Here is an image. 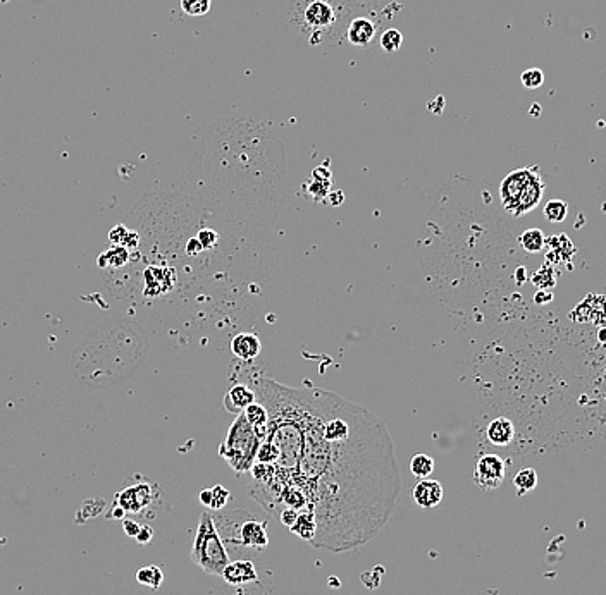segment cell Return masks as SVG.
Instances as JSON below:
<instances>
[{"label":"cell","instance_id":"cell-21","mask_svg":"<svg viewBox=\"0 0 606 595\" xmlns=\"http://www.w3.org/2000/svg\"><path fill=\"white\" fill-rule=\"evenodd\" d=\"M521 241V246L524 248L527 253H539L544 248L546 238L541 229H527L525 232H522V236L518 238Z\"/></svg>","mask_w":606,"mask_h":595},{"label":"cell","instance_id":"cell-29","mask_svg":"<svg viewBox=\"0 0 606 595\" xmlns=\"http://www.w3.org/2000/svg\"><path fill=\"white\" fill-rule=\"evenodd\" d=\"M210 494H212V499H210L209 507L212 511L224 510V506L228 504L229 497H231V492H229L226 487H223V485H216V487L210 489Z\"/></svg>","mask_w":606,"mask_h":595},{"label":"cell","instance_id":"cell-32","mask_svg":"<svg viewBox=\"0 0 606 595\" xmlns=\"http://www.w3.org/2000/svg\"><path fill=\"white\" fill-rule=\"evenodd\" d=\"M140 526L142 525H138V522H135V519H130V518L123 519V530L128 537H137L138 532H140Z\"/></svg>","mask_w":606,"mask_h":595},{"label":"cell","instance_id":"cell-39","mask_svg":"<svg viewBox=\"0 0 606 595\" xmlns=\"http://www.w3.org/2000/svg\"><path fill=\"white\" fill-rule=\"evenodd\" d=\"M124 516H126V511H124L121 506H118V504H114L112 511L109 513V518L112 519H124Z\"/></svg>","mask_w":606,"mask_h":595},{"label":"cell","instance_id":"cell-14","mask_svg":"<svg viewBox=\"0 0 606 595\" xmlns=\"http://www.w3.org/2000/svg\"><path fill=\"white\" fill-rule=\"evenodd\" d=\"M546 244L551 248V251H549L544 258V263L549 267H553L558 262H568V260L574 257L575 251H577L574 244H572V241L568 239L565 234L551 236V238L546 239Z\"/></svg>","mask_w":606,"mask_h":595},{"label":"cell","instance_id":"cell-9","mask_svg":"<svg viewBox=\"0 0 606 595\" xmlns=\"http://www.w3.org/2000/svg\"><path fill=\"white\" fill-rule=\"evenodd\" d=\"M570 315L575 322H593L596 326H606V296L589 295L582 303L574 308Z\"/></svg>","mask_w":606,"mask_h":595},{"label":"cell","instance_id":"cell-16","mask_svg":"<svg viewBox=\"0 0 606 595\" xmlns=\"http://www.w3.org/2000/svg\"><path fill=\"white\" fill-rule=\"evenodd\" d=\"M261 349H262L261 339L255 336V334L242 332L231 341L233 355L243 361L255 360V358L259 356V353H261Z\"/></svg>","mask_w":606,"mask_h":595},{"label":"cell","instance_id":"cell-30","mask_svg":"<svg viewBox=\"0 0 606 595\" xmlns=\"http://www.w3.org/2000/svg\"><path fill=\"white\" fill-rule=\"evenodd\" d=\"M197 239L202 243L203 250H209V248H212L214 244L217 243L219 234H217L214 229H202V231L197 234Z\"/></svg>","mask_w":606,"mask_h":595},{"label":"cell","instance_id":"cell-15","mask_svg":"<svg viewBox=\"0 0 606 595\" xmlns=\"http://www.w3.org/2000/svg\"><path fill=\"white\" fill-rule=\"evenodd\" d=\"M486 437L491 444L500 447H505L511 440L515 439V427L514 421L508 420L505 416L495 418L486 428Z\"/></svg>","mask_w":606,"mask_h":595},{"label":"cell","instance_id":"cell-2","mask_svg":"<svg viewBox=\"0 0 606 595\" xmlns=\"http://www.w3.org/2000/svg\"><path fill=\"white\" fill-rule=\"evenodd\" d=\"M544 181L537 167H524L510 172L500 186V197L510 216L522 217L532 212L544 195Z\"/></svg>","mask_w":606,"mask_h":595},{"label":"cell","instance_id":"cell-36","mask_svg":"<svg viewBox=\"0 0 606 595\" xmlns=\"http://www.w3.org/2000/svg\"><path fill=\"white\" fill-rule=\"evenodd\" d=\"M200 251H203V246H202L200 241H198L197 238H191L190 241H188V244H186V253L188 255L195 257V255H198Z\"/></svg>","mask_w":606,"mask_h":595},{"label":"cell","instance_id":"cell-5","mask_svg":"<svg viewBox=\"0 0 606 595\" xmlns=\"http://www.w3.org/2000/svg\"><path fill=\"white\" fill-rule=\"evenodd\" d=\"M191 561L202 568L205 573L221 576L223 570L229 564V552L226 549L223 538L214 523L212 513H202L195 532L193 547H191Z\"/></svg>","mask_w":606,"mask_h":595},{"label":"cell","instance_id":"cell-41","mask_svg":"<svg viewBox=\"0 0 606 595\" xmlns=\"http://www.w3.org/2000/svg\"><path fill=\"white\" fill-rule=\"evenodd\" d=\"M198 499H200V503L205 507L210 506V499H212V494H210V489H203V491L198 494Z\"/></svg>","mask_w":606,"mask_h":595},{"label":"cell","instance_id":"cell-19","mask_svg":"<svg viewBox=\"0 0 606 595\" xmlns=\"http://www.w3.org/2000/svg\"><path fill=\"white\" fill-rule=\"evenodd\" d=\"M130 262V250L121 246V244H116L111 250L105 251L99 257V265L100 267H112V269H119L124 267Z\"/></svg>","mask_w":606,"mask_h":595},{"label":"cell","instance_id":"cell-22","mask_svg":"<svg viewBox=\"0 0 606 595\" xmlns=\"http://www.w3.org/2000/svg\"><path fill=\"white\" fill-rule=\"evenodd\" d=\"M514 485L517 489V496H524L532 492L537 487V472L534 468H524L514 477Z\"/></svg>","mask_w":606,"mask_h":595},{"label":"cell","instance_id":"cell-35","mask_svg":"<svg viewBox=\"0 0 606 595\" xmlns=\"http://www.w3.org/2000/svg\"><path fill=\"white\" fill-rule=\"evenodd\" d=\"M534 301H536V304H548L553 301V293L551 291H544V289H539V291L534 295Z\"/></svg>","mask_w":606,"mask_h":595},{"label":"cell","instance_id":"cell-33","mask_svg":"<svg viewBox=\"0 0 606 595\" xmlns=\"http://www.w3.org/2000/svg\"><path fill=\"white\" fill-rule=\"evenodd\" d=\"M130 231H126V227L124 225H116L114 229H111V232H109V239L112 241V243L116 244H121L123 239L126 238V234Z\"/></svg>","mask_w":606,"mask_h":595},{"label":"cell","instance_id":"cell-38","mask_svg":"<svg viewBox=\"0 0 606 595\" xmlns=\"http://www.w3.org/2000/svg\"><path fill=\"white\" fill-rule=\"evenodd\" d=\"M315 181H331V172L326 167H317L314 171Z\"/></svg>","mask_w":606,"mask_h":595},{"label":"cell","instance_id":"cell-42","mask_svg":"<svg viewBox=\"0 0 606 595\" xmlns=\"http://www.w3.org/2000/svg\"><path fill=\"white\" fill-rule=\"evenodd\" d=\"M598 341L606 344V326H603L600 330H598Z\"/></svg>","mask_w":606,"mask_h":595},{"label":"cell","instance_id":"cell-24","mask_svg":"<svg viewBox=\"0 0 606 595\" xmlns=\"http://www.w3.org/2000/svg\"><path fill=\"white\" fill-rule=\"evenodd\" d=\"M410 472L417 478H427L434 472V459L427 454H417L410 461Z\"/></svg>","mask_w":606,"mask_h":595},{"label":"cell","instance_id":"cell-13","mask_svg":"<svg viewBox=\"0 0 606 595\" xmlns=\"http://www.w3.org/2000/svg\"><path fill=\"white\" fill-rule=\"evenodd\" d=\"M255 391H252L250 387L245 386V384H236L224 398V408L226 412L233 413V415H240L245 412L247 406H250L255 401Z\"/></svg>","mask_w":606,"mask_h":595},{"label":"cell","instance_id":"cell-8","mask_svg":"<svg viewBox=\"0 0 606 595\" xmlns=\"http://www.w3.org/2000/svg\"><path fill=\"white\" fill-rule=\"evenodd\" d=\"M152 487L149 484H138L128 487L116 496V504L121 506L126 513H142L150 503H152Z\"/></svg>","mask_w":606,"mask_h":595},{"label":"cell","instance_id":"cell-11","mask_svg":"<svg viewBox=\"0 0 606 595\" xmlns=\"http://www.w3.org/2000/svg\"><path fill=\"white\" fill-rule=\"evenodd\" d=\"M443 496H445L443 485L438 480H431V478H420L413 487V500H415L417 506L424 507V510L438 506L443 500Z\"/></svg>","mask_w":606,"mask_h":595},{"label":"cell","instance_id":"cell-7","mask_svg":"<svg viewBox=\"0 0 606 595\" xmlns=\"http://www.w3.org/2000/svg\"><path fill=\"white\" fill-rule=\"evenodd\" d=\"M507 475L505 459L498 454H484L477 459L474 470V482L481 491H495L503 484Z\"/></svg>","mask_w":606,"mask_h":595},{"label":"cell","instance_id":"cell-28","mask_svg":"<svg viewBox=\"0 0 606 595\" xmlns=\"http://www.w3.org/2000/svg\"><path fill=\"white\" fill-rule=\"evenodd\" d=\"M544 80H546L544 73L541 69H537V67H530V69H527L521 74L522 86L527 90L541 88V86L544 85Z\"/></svg>","mask_w":606,"mask_h":595},{"label":"cell","instance_id":"cell-18","mask_svg":"<svg viewBox=\"0 0 606 595\" xmlns=\"http://www.w3.org/2000/svg\"><path fill=\"white\" fill-rule=\"evenodd\" d=\"M243 415L247 416V420L257 428V432L266 439L267 434V421H269V413H267L266 406L262 402H252L250 406H247L243 412Z\"/></svg>","mask_w":606,"mask_h":595},{"label":"cell","instance_id":"cell-27","mask_svg":"<svg viewBox=\"0 0 606 595\" xmlns=\"http://www.w3.org/2000/svg\"><path fill=\"white\" fill-rule=\"evenodd\" d=\"M379 43H381L384 52H387V54H393V52H397L398 48L401 47V43H404V35H401V31H398V29H394V28L386 29V31H384L381 35V40H379Z\"/></svg>","mask_w":606,"mask_h":595},{"label":"cell","instance_id":"cell-6","mask_svg":"<svg viewBox=\"0 0 606 595\" xmlns=\"http://www.w3.org/2000/svg\"><path fill=\"white\" fill-rule=\"evenodd\" d=\"M340 16L341 10L334 0H302L293 13V21L307 36L321 38L333 31Z\"/></svg>","mask_w":606,"mask_h":595},{"label":"cell","instance_id":"cell-37","mask_svg":"<svg viewBox=\"0 0 606 595\" xmlns=\"http://www.w3.org/2000/svg\"><path fill=\"white\" fill-rule=\"evenodd\" d=\"M121 246H124V248H128V250H130V248H135V246H138V236H137V234H133V232H128V234H126V238H124V239H123Z\"/></svg>","mask_w":606,"mask_h":595},{"label":"cell","instance_id":"cell-26","mask_svg":"<svg viewBox=\"0 0 606 595\" xmlns=\"http://www.w3.org/2000/svg\"><path fill=\"white\" fill-rule=\"evenodd\" d=\"M179 6H181V10L188 16L200 18L210 13L212 0H181Z\"/></svg>","mask_w":606,"mask_h":595},{"label":"cell","instance_id":"cell-40","mask_svg":"<svg viewBox=\"0 0 606 595\" xmlns=\"http://www.w3.org/2000/svg\"><path fill=\"white\" fill-rule=\"evenodd\" d=\"M527 269L525 267H518L517 270H515V281H517V284H524L527 281Z\"/></svg>","mask_w":606,"mask_h":595},{"label":"cell","instance_id":"cell-23","mask_svg":"<svg viewBox=\"0 0 606 595\" xmlns=\"http://www.w3.org/2000/svg\"><path fill=\"white\" fill-rule=\"evenodd\" d=\"M530 281H532V284L536 286L537 289H544V291H551L553 288L556 286V272L553 267L544 265L541 267L539 270H536V272L532 274V277H530Z\"/></svg>","mask_w":606,"mask_h":595},{"label":"cell","instance_id":"cell-34","mask_svg":"<svg viewBox=\"0 0 606 595\" xmlns=\"http://www.w3.org/2000/svg\"><path fill=\"white\" fill-rule=\"evenodd\" d=\"M138 540V544H142V545H145V544H149L150 540H152L153 538V530H152V526H149V525H142L140 526V532H138V536L135 537Z\"/></svg>","mask_w":606,"mask_h":595},{"label":"cell","instance_id":"cell-1","mask_svg":"<svg viewBox=\"0 0 606 595\" xmlns=\"http://www.w3.org/2000/svg\"><path fill=\"white\" fill-rule=\"evenodd\" d=\"M259 394L269 413L266 440L280 454L259 484L262 506L276 503L283 489L302 491L317 522L310 544L326 551H348L378 536L400 491L383 421L326 391L288 389L263 379Z\"/></svg>","mask_w":606,"mask_h":595},{"label":"cell","instance_id":"cell-25","mask_svg":"<svg viewBox=\"0 0 606 595\" xmlns=\"http://www.w3.org/2000/svg\"><path fill=\"white\" fill-rule=\"evenodd\" d=\"M568 216V205L562 200H549L544 205V217L549 222H563Z\"/></svg>","mask_w":606,"mask_h":595},{"label":"cell","instance_id":"cell-31","mask_svg":"<svg viewBox=\"0 0 606 595\" xmlns=\"http://www.w3.org/2000/svg\"><path fill=\"white\" fill-rule=\"evenodd\" d=\"M296 518H298V511L293 510V507H284V510L280 513L281 523H283L284 526H288V528H291L293 523L296 522Z\"/></svg>","mask_w":606,"mask_h":595},{"label":"cell","instance_id":"cell-17","mask_svg":"<svg viewBox=\"0 0 606 595\" xmlns=\"http://www.w3.org/2000/svg\"><path fill=\"white\" fill-rule=\"evenodd\" d=\"M289 530H291V533H295L296 537L302 538V540L312 542L315 538V533H317L315 514L308 510L300 511L298 518H296V522L293 523V526Z\"/></svg>","mask_w":606,"mask_h":595},{"label":"cell","instance_id":"cell-4","mask_svg":"<svg viewBox=\"0 0 606 595\" xmlns=\"http://www.w3.org/2000/svg\"><path fill=\"white\" fill-rule=\"evenodd\" d=\"M262 440L263 437L259 434L257 428L247 420L243 413H240L236 415L228 435L224 437L219 453L236 473L250 472Z\"/></svg>","mask_w":606,"mask_h":595},{"label":"cell","instance_id":"cell-12","mask_svg":"<svg viewBox=\"0 0 606 595\" xmlns=\"http://www.w3.org/2000/svg\"><path fill=\"white\" fill-rule=\"evenodd\" d=\"M378 24L369 18H355L350 21L346 28V40L355 47H369L371 41L376 38Z\"/></svg>","mask_w":606,"mask_h":595},{"label":"cell","instance_id":"cell-10","mask_svg":"<svg viewBox=\"0 0 606 595\" xmlns=\"http://www.w3.org/2000/svg\"><path fill=\"white\" fill-rule=\"evenodd\" d=\"M221 576H223L228 585L233 587H240L245 585V583H252L259 580L257 568H255L254 561L250 559L229 561V564L224 568Z\"/></svg>","mask_w":606,"mask_h":595},{"label":"cell","instance_id":"cell-20","mask_svg":"<svg viewBox=\"0 0 606 595\" xmlns=\"http://www.w3.org/2000/svg\"><path fill=\"white\" fill-rule=\"evenodd\" d=\"M137 582L142 585L150 587V589L157 590L164 582V571L160 570L156 564H150V566H143L137 571Z\"/></svg>","mask_w":606,"mask_h":595},{"label":"cell","instance_id":"cell-3","mask_svg":"<svg viewBox=\"0 0 606 595\" xmlns=\"http://www.w3.org/2000/svg\"><path fill=\"white\" fill-rule=\"evenodd\" d=\"M243 510L228 511V513L212 514L216 528L223 538L226 549L228 545H242V547L254 549V551H263L269 545L267 537V522L257 518L254 514H248Z\"/></svg>","mask_w":606,"mask_h":595}]
</instances>
